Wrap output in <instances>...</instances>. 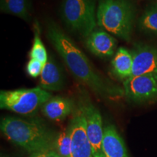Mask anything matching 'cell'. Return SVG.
Masks as SVG:
<instances>
[{
	"instance_id": "cell-1",
	"label": "cell",
	"mask_w": 157,
	"mask_h": 157,
	"mask_svg": "<svg viewBox=\"0 0 157 157\" xmlns=\"http://www.w3.org/2000/svg\"><path fill=\"white\" fill-rule=\"evenodd\" d=\"M47 36L78 81L102 96H114L122 93L120 88L101 76L83 52L56 23L52 21L48 23Z\"/></svg>"
},
{
	"instance_id": "cell-2",
	"label": "cell",
	"mask_w": 157,
	"mask_h": 157,
	"mask_svg": "<svg viewBox=\"0 0 157 157\" xmlns=\"http://www.w3.org/2000/svg\"><path fill=\"white\" fill-rule=\"evenodd\" d=\"M0 128L7 140L30 154L52 150L54 146L56 137L50 129L38 119L25 120L6 117L2 119Z\"/></svg>"
},
{
	"instance_id": "cell-3",
	"label": "cell",
	"mask_w": 157,
	"mask_h": 157,
	"mask_svg": "<svg viewBox=\"0 0 157 157\" xmlns=\"http://www.w3.org/2000/svg\"><path fill=\"white\" fill-rule=\"evenodd\" d=\"M135 20V8L129 0H99L97 23L101 29L129 41Z\"/></svg>"
},
{
	"instance_id": "cell-4",
	"label": "cell",
	"mask_w": 157,
	"mask_h": 157,
	"mask_svg": "<svg viewBox=\"0 0 157 157\" xmlns=\"http://www.w3.org/2000/svg\"><path fill=\"white\" fill-rule=\"evenodd\" d=\"M60 15L66 26L83 38L87 39L98 25L95 0H63Z\"/></svg>"
},
{
	"instance_id": "cell-5",
	"label": "cell",
	"mask_w": 157,
	"mask_h": 157,
	"mask_svg": "<svg viewBox=\"0 0 157 157\" xmlns=\"http://www.w3.org/2000/svg\"><path fill=\"white\" fill-rule=\"evenodd\" d=\"M52 98L48 91L37 87L0 92V107L22 115L34 113Z\"/></svg>"
},
{
	"instance_id": "cell-6",
	"label": "cell",
	"mask_w": 157,
	"mask_h": 157,
	"mask_svg": "<svg viewBox=\"0 0 157 157\" xmlns=\"http://www.w3.org/2000/svg\"><path fill=\"white\" fill-rule=\"evenodd\" d=\"M128 99L135 103L150 101L157 97V74H143L129 77L123 82Z\"/></svg>"
},
{
	"instance_id": "cell-7",
	"label": "cell",
	"mask_w": 157,
	"mask_h": 157,
	"mask_svg": "<svg viewBox=\"0 0 157 157\" xmlns=\"http://www.w3.org/2000/svg\"><path fill=\"white\" fill-rule=\"evenodd\" d=\"M68 129L71 138L72 157H93V148L87 137L86 119L82 105L74 113Z\"/></svg>"
},
{
	"instance_id": "cell-8",
	"label": "cell",
	"mask_w": 157,
	"mask_h": 157,
	"mask_svg": "<svg viewBox=\"0 0 157 157\" xmlns=\"http://www.w3.org/2000/svg\"><path fill=\"white\" fill-rule=\"evenodd\" d=\"M82 106L86 119L87 137L93 148V157H104L102 148L104 128L101 113L90 102H84Z\"/></svg>"
},
{
	"instance_id": "cell-9",
	"label": "cell",
	"mask_w": 157,
	"mask_h": 157,
	"mask_svg": "<svg viewBox=\"0 0 157 157\" xmlns=\"http://www.w3.org/2000/svg\"><path fill=\"white\" fill-rule=\"evenodd\" d=\"M132 71L130 77L143 74H157V48L139 44L132 51Z\"/></svg>"
},
{
	"instance_id": "cell-10",
	"label": "cell",
	"mask_w": 157,
	"mask_h": 157,
	"mask_svg": "<svg viewBox=\"0 0 157 157\" xmlns=\"http://www.w3.org/2000/svg\"><path fill=\"white\" fill-rule=\"evenodd\" d=\"M86 47L95 56L101 58H109L114 54L117 40L103 29H95L86 39Z\"/></svg>"
},
{
	"instance_id": "cell-11",
	"label": "cell",
	"mask_w": 157,
	"mask_h": 157,
	"mask_svg": "<svg viewBox=\"0 0 157 157\" xmlns=\"http://www.w3.org/2000/svg\"><path fill=\"white\" fill-rule=\"evenodd\" d=\"M65 85V76L62 68L52 58L44 64L39 80V87L47 91H58Z\"/></svg>"
},
{
	"instance_id": "cell-12",
	"label": "cell",
	"mask_w": 157,
	"mask_h": 157,
	"mask_svg": "<svg viewBox=\"0 0 157 157\" xmlns=\"http://www.w3.org/2000/svg\"><path fill=\"white\" fill-rule=\"evenodd\" d=\"M102 148L104 157H129L122 137L113 124L104 127Z\"/></svg>"
},
{
	"instance_id": "cell-13",
	"label": "cell",
	"mask_w": 157,
	"mask_h": 157,
	"mask_svg": "<svg viewBox=\"0 0 157 157\" xmlns=\"http://www.w3.org/2000/svg\"><path fill=\"white\" fill-rule=\"evenodd\" d=\"M74 104L70 99L56 96L51 98L41 108L42 112L48 119L52 121H60L71 113Z\"/></svg>"
},
{
	"instance_id": "cell-14",
	"label": "cell",
	"mask_w": 157,
	"mask_h": 157,
	"mask_svg": "<svg viewBox=\"0 0 157 157\" xmlns=\"http://www.w3.org/2000/svg\"><path fill=\"white\" fill-rule=\"evenodd\" d=\"M111 66L113 74L118 78L124 80L129 78L133 66L132 52L124 48H119L113 56Z\"/></svg>"
},
{
	"instance_id": "cell-15",
	"label": "cell",
	"mask_w": 157,
	"mask_h": 157,
	"mask_svg": "<svg viewBox=\"0 0 157 157\" xmlns=\"http://www.w3.org/2000/svg\"><path fill=\"white\" fill-rule=\"evenodd\" d=\"M1 10L28 21L30 13L29 0H1Z\"/></svg>"
},
{
	"instance_id": "cell-16",
	"label": "cell",
	"mask_w": 157,
	"mask_h": 157,
	"mask_svg": "<svg viewBox=\"0 0 157 157\" xmlns=\"http://www.w3.org/2000/svg\"><path fill=\"white\" fill-rule=\"evenodd\" d=\"M138 25L143 32L157 36V2L143 13L139 19Z\"/></svg>"
},
{
	"instance_id": "cell-17",
	"label": "cell",
	"mask_w": 157,
	"mask_h": 157,
	"mask_svg": "<svg viewBox=\"0 0 157 157\" xmlns=\"http://www.w3.org/2000/svg\"><path fill=\"white\" fill-rule=\"evenodd\" d=\"M34 41H33V45L29 56L31 58L36 59L42 62L43 64H44L48 60V57L46 48H45L44 43L42 42V39H41L40 28H39L38 22H36L34 24Z\"/></svg>"
},
{
	"instance_id": "cell-18",
	"label": "cell",
	"mask_w": 157,
	"mask_h": 157,
	"mask_svg": "<svg viewBox=\"0 0 157 157\" xmlns=\"http://www.w3.org/2000/svg\"><path fill=\"white\" fill-rule=\"evenodd\" d=\"M54 148L60 157H72L71 138L68 129H62L57 135L54 142Z\"/></svg>"
},
{
	"instance_id": "cell-19",
	"label": "cell",
	"mask_w": 157,
	"mask_h": 157,
	"mask_svg": "<svg viewBox=\"0 0 157 157\" xmlns=\"http://www.w3.org/2000/svg\"><path fill=\"white\" fill-rule=\"evenodd\" d=\"M44 64L36 59L31 58L26 65V72L31 77L36 78L41 75Z\"/></svg>"
},
{
	"instance_id": "cell-20",
	"label": "cell",
	"mask_w": 157,
	"mask_h": 157,
	"mask_svg": "<svg viewBox=\"0 0 157 157\" xmlns=\"http://www.w3.org/2000/svg\"><path fill=\"white\" fill-rule=\"evenodd\" d=\"M29 157H60L56 151L52 150H46L31 154Z\"/></svg>"
},
{
	"instance_id": "cell-21",
	"label": "cell",
	"mask_w": 157,
	"mask_h": 157,
	"mask_svg": "<svg viewBox=\"0 0 157 157\" xmlns=\"http://www.w3.org/2000/svg\"></svg>"
}]
</instances>
